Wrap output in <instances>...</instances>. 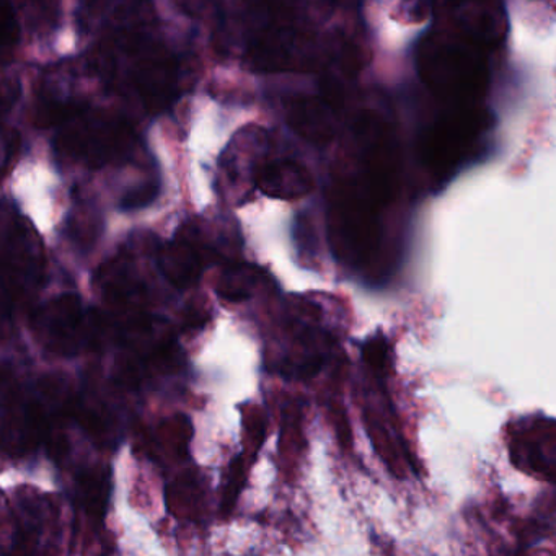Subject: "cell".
Masks as SVG:
<instances>
[{
    "label": "cell",
    "instance_id": "1",
    "mask_svg": "<svg viewBox=\"0 0 556 556\" xmlns=\"http://www.w3.org/2000/svg\"><path fill=\"white\" fill-rule=\"evenodd\" d=\"M483 48L465 37L438 34L425 38L418 51L422 83L445 100H473L486 89Z\"/></svg>",
    "mask_w": 556,
    "mask_h": 556
},
{
    "label": "cell",
    "instance_id": "2",
    "mask_svg": "<svg viewBox=\"0 0 556 556\" xmlns=\"http://www.w3.org/2000/svg\"><path fill=\"white\" fill-rule=\"evenodd\" d=\"M131 146L132 131L125 122L86 112L66 123L56 139L60 154L96 168L126 157Z\"/></svg>",
    "mask_w": 556,
    "mask_h": 556
},
{
    "label": "cell",
    "instance_id": "3",
    "mask_svg": "<svg viewBox=\"0 0 556 556\" xmlns=\"http://www.w3.org/2000/svg\"><path fill=\"white\" fill-rule=\"evenodd\" d=\"M123 47L132 56L129 83L144 109L159 113L167 109L178 93V64L167 51L149 45L141 35L125 34Z\"/></svg>",
    "mask_w": 556,
    "mask_h": 556
},
{
    "label": "cell",
    "instance_id": "4",
    "mask_svg": "<svg viewBox=\"0 0 556 556\" xmlns=\"http://www.w3.org/2000/svg\"><path fill=\"white\" fill-rule=\"evenodd\" d=\"M314 40L292 27L281 15L256 34L249 47L250 70L253 73L276 74L314 70Z\"/></svg>",
    "mask_w": 556,
    "mask_h": 556
},
{
    "label": "cell",
    "instance_id": "5",
    "mask_svg": "<svg viewBox=\"0 0 556 556\" xmlns=\"http://www.w3.org/2000/svg\"><path fill=\"white\" fill-rule=\"evenodd\" d=\"M87 324L89 318L77 294L58 295L34 315L38 340L61 356H73L87 344Z\"/></svg>",
    "mask_w": 556,
    "mask_h": 556
},
{
    "label": "cell",
    "instance_id": "6",
    "mask_svg": "<svg viewBox=\"0 0 556 556\" xmlns=\"http://www.w3.org/2000/svg\"><path fill=\"white\" fill-rule=\"evenodd\" d=\"M43 266L40 242L24 219L0 207V285L11 294V286L38 278Z\"/></svg>",
    "mask_w": 556,
    "mask_h": 556
},
{
    "label": "cell",
    "instance_id": "7",
    "mask_svg": "<svg viewBox=\"0 0 556 556\" xmlns=\"http://www.w3.org/2000/svg\"><path fill=\"white\" fill-rule=\"evenodd\" d=\"M48 416L38 400H30L11 390L0 405V442L5 451L24 455L45 444Z\"/></svg>",
    "mask_w": 556,
    "mask_h": 556
},
{
    "label": "cell",
    "instance_id": "8",
    "mask_svg": "<svg viewBox=\"0 0 556 556\" xmlns=\"http://www.w3.org/2000/svg\"><path fill=\"white\" fill-rule=\"evenodd\" d=\"M268 138L265 129L260 126H247L239 129L232 141L227 146L220 161V168L229 184L230 194L237 204L245 203L247 197L255 190L256 175L265 164Z\"/></svg>",
    "mask_w": 556,
    "mask_h": 556
},
{
    "label": "cell",
    "instance_id": "9",
    "mask_svg": "<svg viewBox=\"0 0 556 556\" xmlns=\"http://www.w3.org/2000/svg\"><path fill=\"white\" fill-rule=\"evenodd\" d=\"M484 128V118L477 112L455 113L441 119L428 139L429 161L435 167H454L473 148Z\"/></svg>",
    "mask_w": 556,
    "mask_h": 556
},
{
    "label": "cell",
    "instance_id": "10",
    "mask_svg": "<svg viewBox=\"0 0 556 556\" xmlns=\"http://www.w3.org/2000/svg\"><path fill=\"white\" fill-rule=\"evenodd\" d=\"M510 458L520 470L539 475L552 483L556 462L555 422L540 419L516 429L510 441Z\"/></svg>",
    "mask_w": 556,
    "mask_h": 556
},
{
    "label": "cell",
    "instance_id": "11",
    "mask_svg": "<svg viewBox=\"0 0 556 556\" xmlns=\"http://www.w3.org/2000/svg\"><path fill=\"white\" fill-rule=\"evenodd\" d=\"M286 122L295 135L315 146H325L334 138L333 103L321 97H295L286 105Z\"/></svg>",
    "mask_w": 556,
    "mask_h": 556
},
{
    "label": "cell",
    "instance_id": "12",
    "mask_svg": "<svg viewBox=\"0 0 556 556\" xmlns=\"http://www.w3.org/2000/svg\"><path fill=\"white\" fill-rule=\"evenodd\" d=\"M255 188L271 200L295 201L314 190V178L299 162L266 161L256 175Z\"/></svg>",
    "mask_w": 556,
    "mask_h": 556
},
{
    "label": "cell",
    "instance_id": "13",
    "mask_svg": "<svg viewBox=\"0 0 556 556\" xmlns=\"http://www.w3.org/2000/svg\"><path fill=\"white\" fill-rule=\"evenodd\" d=\"M457 30L462 37L483 50L496 47L506 31V14L501 4H464L454 8Z\"/></svg>",
    "mask_w": 556,
    "mask_h": 556
},
{
    "label": "cell",
    "instance_id": "14",
    "mask_svg": "<svg viewBox=\"0 0 556 556\" xmlns=\"http://www.w3.org/2000/svg\"><path fill=\"white\" fill-rule=\"evenodd\" d=\"M364 422H366L374 451L386 462L387 467L396 478H403L405 467L416 470L412 454H409L395 421H392L389 416L379 415L376 408L367 406L364 408Z\"/></svg>",
    "mask_w": 556,
    "mask_h": 556
},
{
    "label": "cell",
    "instance_id": "15",
    "mask_svg": "<svg viewBox=\"0 0 556 556\" xmlns=\"http://www.w3.org/2000/svg\"><path fill=\"white\" fill-rule=\"evenodd\" d=\"M206 258L203 250L190 237H178L174 242L162 247L159 252V269L170 285L187 289L197 285L203 273Z\"/></svg>",
    "mask_w": 556,
    "mask_h": 556
},
{
    "label": "cell",
    "instance_id": "16",
    "mask_svg": "<svg viewBox=\"0 0 556 556\" xmlns=\"http://www.w3.org/2000/svg\"><path fill=\"white\" fill-rule=\"evenodd\" d=\"M167 503L178 519H200L204 506V486L197 471H184L167 490Z\"/></svg>",
    "mask_w": 556,
    "mask_h": 556
},
{
    "label": "cell",
    "instance_id": "17",
    "mask_svg": "<svg viewBox=\"0 0 556 556\" xmlns=\"http://www.w3.org/2000/svg\"><path fill=\"white\" fill-rule=\"evenodd\" d=\"M262 281L258 266L243 262H230L217 279L216 292L224 301L242 302L252 298Z\"/></svg>",
    "mask_w": 556,
    "mask_h": 556
},
{
    "label": "cell",
    "instance_id": "18",
    "mask_svg": "<svg viewBox=\"0 0 556 556\" xmlns=\"http://www.w3.org/2000/svg\"><path fill=\"white\" fill-rule=\"evenodd\" d=\"M77 493L84 510L93 519L102 520L109 506L110 477L103 468L84 471L77 483Z\"/></svg>",
    "mask_w": 556,
    "mask_h": 556
},
{
    "label": "cell",
    "instance_id": "19",
    "mask_svg": "<svg viewBox=\"0 0 556 556\" xmlns=\"http://www.w3.org/2000/svg\"><path fill=\"white\" fill-rule=\"evenodd\" d=\"M191 435H193V426H191L190 418L185 415H175L174 418L165 419L159 426L155 444L164 454L180 460L188 455Z\"/></svg>",
    "mask_w": 556,
    "mask_h": 556
},
{
    "label": "cell",
    "instance_id": "20",
    "mask_svg": "<svg viewBox=\"0 0 556 556\" xmlns=\"http://www.w3.org/2000/svg\"><path fill=\"white\" fill-rule=\"evenodd\" d=\"M22 535L17 513L0 494V556H21Z\"/></svg>",
    "mask_w": 556,
    "mask_h": 556
},
{
    "label": "cell",
    "instance_id": "21",
    "mask_svg": "<svg viewBox=\"0 0 556 556\" xmlns=\"http://www.w3.org/2000/svg\"><path fill=\"white\" fill-rule=\"evenodd\" d=\"M245 455L240 454L230 462L229 473H227L226 484H224L223 503H220L224 516H229L233 507H236L240 493H242L243 484H245Z\"/></svg>",
    "mask_w": 556,
    "mask_h": 556
},
{
    "label": "cell",
    "instance_id": "22",
    "mask_svg": "<svg viewBox=\"0 0 556 556\" xmlns=\"http://www.w3.org/2000/svg\"><path fill=\"white\" fill-rule=\"evenodd\" d=\"M363 359L380 380L386 379L390 370V346L386 338H369L363 344Z\"/></svg>",
    "mask_w": 556,
    "mask_h": 556
},
{
    "label": "cell",
    "instance_id": "23",
    "mask_svg": "<svg viewBox=\"0 0 556 556\" xmlns=\"http://www.w3.org/2000/svg\"><path fill=\"white\" fill-rule=\"evenodd\" d=\"M21 27L14 8L0 2V51H9L18 43Z\"/></svg>",
    "mask_w": 556,
    "mask_h": 556
},
{
    "label": "cell",
    "instance_id": "24",
    "mask_svg": "<svg viewBox=\"0 0 556 556\" xmlns=\"http://www.w3.org/2000/svg\"><path fill=\"white\" fill-rule=\"evenodd\" d=\"M97 223L100 220L96 219L92 210L77 211L76 216L71 219V236L80 245H90L99 237V230L96 229Z\"/></svg>",
    "mask_w": 556,
    "mask_h": 556
},
{
    "label": "cell",
    "instance_id": "25",
    "mask_svg": "<svg viewBox=\"0 0 556 556\" xmlns=\"http://www.w3.org/2000/svg\"><path fill=\"white\" fill-rule=\"evenodd\" d=\"M21 96V80L8 74H0V113L11 112Z\"/></svg>",
    "mask_w": 556,
    "mask_h": 556
},
{
    "label": "cell",
    "instance_id": "26",
    "mask_svg": "<svg viewBox=\"0 0 556 556\" xmlns=\"http://www.w3.org/2000/svg\"><path fill=\"white\" fill-rule=\"evenodd\" d=\"M157 184H146L142 187L128 191L123 198V210H139V207L148 206L157 198Z\"/></svg>",
    "mask_w": 556,
    "mask_h": 556
},
{
    "label": "cell",
    "instance_id": "27",
    "mask_svg": "<svg viewBox=\"0 0 556 556\" xmlns=\"http://www.w3.org/2000/svg\"><path fill=\"white\" fill-rule=\"evenodd\" d=\"M11 294L0 285V334L4 331L9 318H11Z\"/></svg>",
    "mask_w": 556,
    "mask_h": 556
}]
</instances>
